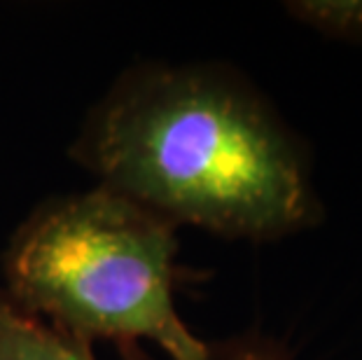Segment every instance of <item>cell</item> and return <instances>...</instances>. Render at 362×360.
I'll use <instances>...</instances> for the list:
<instances>
[{
	"mask_svg": "<svg viewBox=\"0 0 362 360\" xmlns=\"http://www.w3.org/2000/svg\"><path fill=\"white\" fill-rule=\"evenodd\" d=\"M206 360H292L281 344L264 335L245 332L229 337L225 342L208 344Z\"/></svg>",
	"mask_w": 362,
	"mask_h": 360,
	"instance_id": "obj_5",
	"label": "cell"
},
{
	"mask_svg": "<svg viewBox=\"0 0 362 360\" xmlns=\"http://www.w3.org/2000/svg\"><path fill=\"white\" fill-rule=\"evenodd\" d=\"M175 225L107 187L52 199L12 236L5 290L19 309L84 344L148 339L171 360H206L175 306Z\"/></svg>",
	"mask_w": 362,
	"mask_h": 360,
	"instance_id": "obj_2",
	"label": "cell"
},
{
	"mask_svg": "<svg viewBox=\"0 0 362 360\" xmlns=\"http://www.w3.org/2000/svg\"><path fill=\"white\" fill-rule=\"evenodd\" d=\"M73 157L171 225L274 241L322 220L304 143L222 66H138L84 122Z\"/></svg>",
	"mask_w": 362,
	"mask_h": 360,
	"instance_id": "obj_1",
	"label": "cell"
},
{
	"mask_svg": "<svg viewBox=\"0 0 362 360\" xmlns=\"http://www.w3.org/2000/svg\"><path fill=\"white\" fill-rule=\"evenodd\" d=\"M0 360H96L89 344L30 316L0 290Z\"/></svg>",
	"mask_w": 362,
	"mask_h": 360,
	"instance_id": "obj_3",
	"label": "cell"
},
{
	"mask_svg": "<svg viewBox=\"0 0 362 360\" xmlns=\"http://www.w3.org/2000/svg\"><path fill=\"white\" fill-rule=\"evenodd\" d=\"M288 12L302 24L337 40L362 42V0H304L288 3Z\"/></svg>",
	"mask_w": 362,
	"mask_h": 360,
	"instance_id": "obj_4",
	"label": "cell"
}]
</instances>
